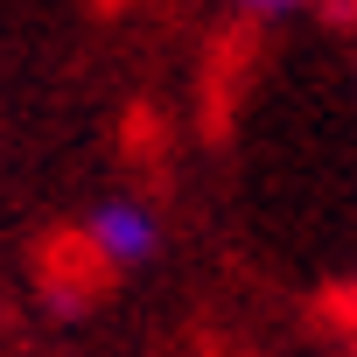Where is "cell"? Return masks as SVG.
Instances as JSON below:
<instances>
[{
  "label": "cell",
  "instance_id": "7a4b0ae2",
  "mask_svg": "<svg viewBox=\"0 0 357 357\" xmlns=\"http://www.w3.org/2000/svg\"><path fill=\"white\" fill-rule=\"evenodd\" d=\"M238 8H252V15H294V8H315V0H238Z\"/></svg>",
  "mask_w": 357,
  "mask_h": 357
},
{
  "label": "cell",
  "instance_id": "6da1fadb",
  "mask_svg": "<svg viewBox=\"0 0 357 357\" xmlns=\"http://www.w3.org/2000/svg\"><path fill=\"white\" fill-rule=\"evenodd\" d=\"M154 245H161V218H154L140 197H105V204L84 218V252H91L98 266H112V273L147 266Z\"/></svg>",
  "mask_w": 357,
  "mask_h": 357
},
{
  "label": "cell",
  "instance_id": "3957f363",
  "mask_svg": "<svg viewBox=\"0 0 357 357\" xmlns=\"http://www.w3.org/2000/svg\"><path fill=\"white\" fill-rule=\"evenodd\" d=\"M350 77H357V50H350Z\"/></svg>",
  "mask_w": 357,
  "mask_h": 357
},
{
  "label": "cell",
  "instance_id": "277c9868",
  "mask_svg": "<svg viewBox=\"0 0 357 357\" xmlns=\"http://www.w3.org/2000/svg\"><path fill=\"white\" fill-rule=\"evenodd\" d=\"M350 308H357V301H350Z\"/></svg>",
  "mask_w": 357,
  "mask_h": 357
}]
</instances>
